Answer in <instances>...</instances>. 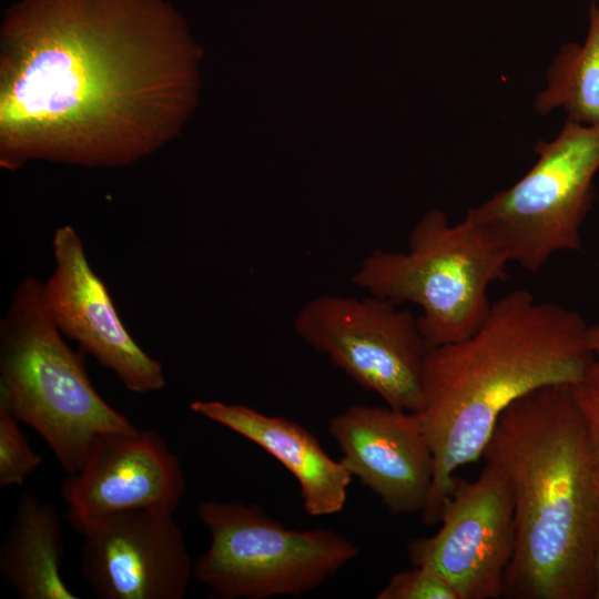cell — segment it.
Here are the masks:
<instances>
[{
  "label": "cell",
  "instance_id": "cell-1",
  "mask_svg": "<svg viewBox=\"0 0 599 599\" xmlns=\"http://www.w3.org/2000/svg\"><path fill=\"white\" fill-rule=\"evenodd\" d=\"M199 58L164 0H22L0 29V166L130 165L171 142Z\"/></svg>",
  "mask_w": 599,
  "mask_h": 599
},
{
  "label": "cell",
  "instance_id": "cell-2",
  "mask_svg": "<svg viewBox=\"0 0 599 599\" xmlns=\"http://www.w3.org/2000/svg\"><path fill=\"white\" fill-rule=\"evenodd\" d=\"M577 312L539 302L526 290L491 303L469 337L429 348L415 414L430 445L434 479L420 514L439 522L458 468L483 456L500 415L548 385H573L596 358Z\"/></svg>",
  "mask_w": 599,
  "mask_h": 599
},
{
  "label": "cell",
  "instance_id": "cell-3",
  "mask_svg": "<svg viewBox=\"0 0 599 599\" xmlns=\"http://www.w3.org/2000/svg\"><path fill=\"white\" fill-rule=\"evenodd\" d=\"M481 457L505 475L514 504L516 545L502 597L593 599L599 461L571 385L512 403Z\"/></svg>",
  "mask_w": 599,
  "mask_h": 599
},
{
  "label": "cell",
  "instance_id": "cell-4",
  "mask_svg": "<svg viewBox=\"0 0 599 599\" xmlns=\"http://www.w3.org/2000/svg\"><path fill=\"white\" fill-rule=\"evenodd\" d=\"M43 282L27 275L0 322V402L44 440L67 474L82 466L95 437L138 427L97 392L83 353L51 319Z\"/></svg>",
  "mask_w": 599,
  "mask_h": 599
},
{
  "label": "cell",
  "instance_id": "cell-5",
  "mask_svg": "<svg viewBox=\"0 0 599 599\" xmlns=\"http://www.w3.org/2000/svg\"><path fill=\"white\" fill-rule=\"evenodd\" d=\"M508 264L467 213L450 224L434 210L412 230L407 251L375 250L352 281L372 295L419 306L418 326L433 348L479 328L491 306L488 288L505 278Z\"/></svg>",
  "mask_w": 599,
  "mask_h": 599
},
{
  "label": "cell",
  "instance_id": "cell-6",
  "mask_svg": "<svg viewBox=\"0 0 599 599\" xmlns=\"http://www.w3.org/2000/svg\"><path fill=\"white\" fill-rule=\"evenodd\" d=\"M197 517L210 545L193 579L221 599L300 596L336 575L359 548L326 528L287 529L257 504L206 500Z\"/></svg>",
  "mask_w": 599,
  "mask_h": 599
},
{
  "label": "cell",
  "instance_id": "cell-7",
  "mask_svg": "<svg viewBox=\"0 0 599 599\" xmlns=\"http://www.w3.org/2000/svg\"><path fill=\"white\" fill-rule=\"evenodd\" d=\"M515 184L467 214L508 260L536 272L556 253L581 248L580 230L599 171V125L567 119Z\"/></svg>",
  "mask_w": 599,
  "mask_h": 599
},
{
  "label": "cell",
  "instance_id": "cell-8",
  "mask_svg": "<svg viewBox=\"0 0 599 599\" xmlns=\"http://www.w3.org/2000/svg\"><path fill=\"white\" fill-rule=\"evenodd\" d=\"M293 328L304 343L386 405L417 410L429 348L409 309L372 294H327L307 301Z\"/></svg>",
  "mask_w": 599,
  "mask_h": 599
},
{
  "label": "cell",
  "instance_id": "cell-9",
  "mask_svg": "<svg viewBox=\"0 0 599 599\" xmlns=\"http://www.w3.org/2000/svg\"><path fill=\"white\" fill-rule=\"evenodd\" d=\"M430 537L407 542L414 566L441 575L459 599L502 597L516 545L514 504L505 475L485 463L473 481L457 479Z\"/></svg>",
  "mask_w": 599,
  "mask_h": 599
},
{
  "label": "cell",
  "instance_id": "cell-10",
  "mask_svg": "<svg viewBox=\"0 0 599 599\" xmlns=\"http://www.w3.org/2000/svg\"><path fill=\"white\" fill-rule=\"evenodd\" d=\"M54 267L43 282V301L54 325L79 351L111 370L131 393L161 390L162 364L150 356L123 324L104 282L92 268L78 232L70 225L53 234Z\"/></svg>",
  "mask_w": 599,
  "mask_h": 599
},
{
  "label": "cell",
  "instance_id": "cell-11",
  "mask_svg": "<svg viewBox=\"0 0 599 599\" xmlns=\"http://www.w3.org/2000/svg\"><path fill=\"white\" fill-rule=\"evenodd\" d=\"M81 571L101 599H182L193 566L174 510L105 517L82 534Z\"/></svg>",
  "mask_w": 599,
  "mask_h": 599
},
{
  "label": "cell",
  "instance_id": "cell-12",
  "mask_svg": "<svg viewBox=\"0 0 599 599\" xmlns=\"http://www.w3.org/2000/svg\"><path fill=\"white\" fill-rule=\"evenodd\" d=\"M186 490L179 457L152 429L102 433L61 495L70 525L80 534L97 521L124 511L175 510Z\"/></svg>",
  "mask_w": 599,
  "mask_h": 599
},
{
  "label": "cell",
  "instance_id": "cell-13",
  "mask_svg": "<svg viewBox=\"0 0 599 599\" xmlns=\"http://www.w3.org/2000/svg\"><path fill=\"white\" fill-rule=\"evenodd\" d=\"M328 432L341 461L394 515L422 514L434 479V457L413 412L353 405L335 415Z\"/></svg>",
  "mask_w": 599,
  "mask_h": 599
},
{
  "label": "cell",
  "instance_id": "cell-14",
  "mask_svg": "<svg viewBox=\"0 0 599 599\" xmlns=\"http://www.w3.org/2000/svg\"><path fill=\"white\" fill-rule=\"evenodd\" d=\"M190 409L248 439L282 464L296 479L307 515L329 516L344 508L353 476L300 424L220 400H194Z\"/></svg>",
  "mask_w": 599,
  "mask_h": 599
},
{
  "label": "cell",
  "instance_id": "cell-15",
  "mask_svg": "<svg viewBox=\"0 0 599 599\" xmlns=\"http://www.w3.org/2000/svg\"><path fill=\"white\" fill-rule=\"evenodd\" d=\"M63 529L54 507L21 495L0 548V572L21 599H78L62 578Z\"/></svg>",
  "mask_w": 599,
  "mask_h": 599
},
{
  "label": "cell",
  "instance_id": "cell-16",
  "mask_svg": "<svg viewBox=\"0 0 599 599\" xmlns=\"http://www.w3.org/2000/svg\"><path fill=\"white\" fill-rule=\"evenodd\" d=\"M547 85L534 108L545 114L557 108L568 119L599 125V0L589 10V27L582 44H565L546 73Z\"/></svg>",
  "mask_w": 599,
  "mask_h": 599
},
{
  "label": "cell",
  "instance_id": "cell-17",
  "mask_svg": "<svg viewBox=\"0 0 599 599\" xmlns=\"http://www.w3.org/2000/svg\"><path fill=\"white\" fill-rule=\"evenodd\" d=\"M20 422L0 402V487L21 486L40 467L42 457L31 447Z\"/></svg>",
  "mask_w": 599,
  "mask_h": 599
},
{
  "label": "cell",
  "instance_id": "cell-18",
  "mask_svg": "<svg viewBox=\"0 0 599 599\" xmlns=\"http://www.w3.org/2000/svg\"><path fill=\"white\" fill-rule=\"evenodd\" d=\"M377 599H459L453 586L425 566L394 573L375 596Z\"/></svg>",
  "mask_w": 599,
  "mask_h": 599
},
{
  "label": "cell",
  "instance_id": "cell-19",
  "mask_svg": "<svg viewBox=\"0 0 599 599\" xmlns=\"http://www.w3.org/2000/svg\"><path fill=\"white\" fill-rule=\"evenodd\" d=\"M572 394L599 461V357H596L582 377L571 385Z\"/></svg>",
  "mask_w": 599,
  "mask_h": 599
},
{
  "label": "cell",
  "instance_id": "cell-20",
  "mask_svg": "<svg viewBox=\"0 0 599 599\" xmlns=\"http://www.w3.org/2000/svg\"><path fill=\"white\" fill-rule=\"evenodd\" d=\"M588 343L596 357H599V321L588 326Z\"/></svg>",
  "mask_w": 599,
  "mask_h": 599
},
{
  "label": "cell",
  "instance_id": "cell-21",
  "mask_svg": "<svg viewBox=\"0 0 599 599\" xmlns=\"http://www.w3.org/2000/svg\"><path fill=\"white\" fill-rule=\"evenodd\" d=\"M593 599H599V538L595 558Z\"/></svg>",
  "mask_w": 599,
  "mask_h": 599
}]
</instances>
